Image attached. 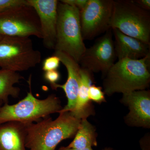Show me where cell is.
I'll return each instance as SVG.
<instances>
[{"label":"cell","mask_w":150,"mask_h":150,"mask_svg":"<svg viewBox=\"0 0 150 150\" xmlns=\"http://www.w3.org/2000/svg\"><path fill=\"white\" fill-rule=\"evenodd\" d=\"M59 113L54 120L48 116L26 124L25 145L27 150H56L63 140L74 137L81 120L69 111Z\"/></svg>","instance_id":"6da1fadb"},{"label":"cell","mask_w":150,"mask_h":150,"mask_svg":"<svg viewBox=\"0 0 150 150\" xmlns=\"http://www.w3.org/2000/svg\"><path fill=\"white\" fill-rule=\"evenodd\" d=\"M150 53L138 60H118L105 75L104 93L110 96L148 88L150 83Z\"/></svg>","instance_id":"7a4b0ae2"},{"label":"cell","mask_w":150,"mask_h":150,"mask_svg":"<svg viewBox=\"0 0 150 150\" xmlns=\"http://www.w3.org/2000/svg\"><path fill=\"white\" fill-rule=\"evenodd\" d=\"M31 79L30 76L28 81L30 91L24 98L16 104L6 103L0 107V124L12 121L29 124L62 110L61 101L55 95H50L43 99H38L33 95Z\"/></svg>","instance_id":"3957f363"},{"label":"cell","mask_w":150,"mask_h":150,"mask_svg":"<svg viewBox=\"0 0 150 150\" xmlns=\"http://www.w3.org/2000/svg\"><path fill=\"white\" fill-rule=\"evenodd\" d=\"M86 49L82 35L80 11L74 6L59 2L55 51L68 54L79 64Z\"/></svg>","instance_id":"277c9868"},{"label":"cell","mask_w":150,"mask_h":150,"mask_svg":"<svg viewBox=\"0 0 150 150\" xmlns=\"http://www.w3.org/2000/svg\"><path fill=\"white\" fill-rule=\"evenodd\" d=\"M110 27L150 44V13L128 0L114 1Z\"/></svg>","instance_id":"5b68a950"},{"label":"cell","mask_w":150,"mask_h":150,"mask_svg":"<svg viewBox=\"0 0 150 150\" xmlns=\"http://www.w3.org/2000/svg\"><path fill=\"white\" fill-rule=\"evenodd\" d=\"M41 53L34 49L29 37L4 36L0 40V67L13 71H23L40 63Z\"/></svg>","instance_id":"8992f818"},{"label":"cell","mask_w":150,"mask_h":150,"mask_svg":"<svg viewBox=\"0 0 150 150\" xmlns=\"http://www.w3.org/2000/svg\"><path fill=\"white\" fill-rule=\"evenodd\" d=\"M0 35L9 37L42 39L39 18L34 8L28 4L17 6L0 13Z\"/></svg>","instance_id":"52a82bcc"},{"label":"cell","mask_w":150,"mask_h":150,"mask_svg":"<svg viewBox=\"0 0 150 150\" xmlns=\"http://www.w3.org/2000/svg\"><path fill=\"white\" fill-rule=\"evenodd\" d=\"M113 0H88L80 11L82 35L84 40H91L109 29Z\"/></svg>","instance_id":"ba28073f"},{"label":"cell","mask_w":150,"mask_h":150,"mask_svg":"<svg viewBox=\"0 0 150 150\" xmlns=\"http://www.w3.org/2000/svg\"><path fill=\"white\" fill-rule=\"evenodd\" d=\"M112 32L110 28L97 39L93 45L86 48L80 61L81 68L91 72L106 75L115 64L116 56Z\"/></svg>","instance_id":"9c48e42d"},{"label":"cell","mask_w":150,"mask_h":150,"mask_svg":"<svg viewBox=\"0 0 150 150\" xmlns=\"http://www.w3.org/2000/svg\"><path fill=\"white\" fill-rule=\"evenodd\" d=\"M28 4L35 9L41 28L43 45L49 49L55 48L56 43L57 0H27Z\"/></svg>","instance_id":"30bf717a"},{"label":"cell","mask_w":150,"mask_h":150,"mask_svg":"<svg viewBox=\"0 0 150 150\" xmlns=\"http://www.w3.org/2000/svg\"><path fill=\"white\" fill-rule=\"evenodd\" d=\"M121 100L129 107V112L125 118L128 125L150 128L149 90L136 91L123 94Z\"/></svg>","instance_id":"8fae6325"},{"label":"cell","mask_w":150,"mask_h":150,"mask_svg":"<svg viewBox=\"0 0 150 150\" xmlns=\"http://www.w3.org/2000/svg\"><path fill=\"white\" fill-rule=\"evenodd\" d=\"M54 55L58 56L65 66L68 73L67 81L64 84L56 83L52 89L62 88L64 91L67 96V104L59 112H72L74 109L77 98L78 91L80 82L81 67L79 64L76 62L71 56L61 51H55Z\"/></svg>","instance_id":"7c38bea8"},{"label":"cell","mask_w":150,"mask_h":150,"mask_svg":"<svg viewBox=\"0 0 150 150\" xmlns=\"http://www.w3.org/2000/svg\"><path fill=\"white\" fill-rule=\"evenodd\" d=\"M112 29L114 35V48L116 58L138 60L150 53V44L123 34L117 29Z\"/></svg>","instance_id":"4fadbf2b"},{"label":"cell","mask_w":150,"mask_h":150,"mask_svg":"<svg viewBox=\"0 0 150 150\" xmlns=\"http://www.w3.org/2000/svg\"><path fill=\"white\" fill-rule=\"evenodd\" d=\"M26 125L15 121L0 124V150H27Z\"/></svg>","instance_id":"5bb4252c"},{"label":"cell","mask_w":150,"mask_h":150,"mask_svg":"<svg viewBox=\"0 0 150 150\" xmlns=\"http://www.w3.org/2000/svg\"><path fill=\"white\" fill-rule=\"evenodd\" d=\"M80 82L78 91L76 106L74 110L71 112L78 119H87L92 113L91 101L88 98V91L92 85L93 78L92 72L81 67Z\"/></svg>","instance_id":"9a60e30c"},{"label":"cell","mask_w":150,"mask_h":150,"mask_svg":"<svg viewBox=\"0 0 150 150\" xmlns=\"http://www.w3.org/2000/svg\"><path fill=\"white\" fill-rule=\"evenodd\" d=\"M24 78L18 73L9 70L0 69V99L4 104L8 103L9 97L17 98L20 88L14 86Z\"/></svg>","instance_id":"2e32d148"},{"label":"cell","mask_w":150,"mask_h":150,"mask_svg":"<svg viewBox=\"0 0 150 150\" xmlns=\"http://www.w3.org/2000/svg\"><path fill=\"white\" fill-rule=\"evenodd\" d=\"M96 138L94 127L87 119H82L74 139L67 147L78 149L92 148L97 146Z\"/></svg>","instance_id":"e0dca14e"},{"label":"cell","mask_w":150,"mask_h":150,"mask_svg":"<svg viewBox=\"0 0 150 150\" xmlns=\"http://www.w3.org/2000/svg\"><path fill=\"white\" fill-rule=\"evenodd\" d=\"M88 98L91 101H93L99 104L106 101L105 93L102 91V88L97 86L95 85H91L90 87Z\"/></svg>","instance_id":"ac0fdd59"},{"label":"cell","mask_w":150,"mask_h":150,"mask_svg":"<svg viewBox=\"0 0 150 150\" xmlns=\"http://www.w3.org/2000/svg\"><path fill=\"white\" fill-rule=\"evenodd\" d=\"M60 59L56 55L46 58L43 63L42 69L44 71L57 70L60 65Z\"/></svg>","instance_id":"d6986e66"},{"label":"cell","mask_w":150,"mask_h":150,"mask_svg":"<svg viewBox=\"0 0 150 150\" xmlns=\"http://www.w3.org/2000/svg\"><path fill=\"white\" fill-rule=\"evenodd\" d=\"M27 4V0H0V13L10 9Z\"/></svg>","instance_id":"ffe728a7"},{"label":"cell","mask_w":150,"mask_h":150,"mask_svg":"<svg viewBox=\"0 0 150 150\" xmlns=\"http://www.w3.org/2000/svg\"><path fill=\"white\" fill-rule=\"evenodd\" d=\"M44 79L49 83L51 88L53 87L59 81L60 78V74L57 70L47 71L44 74Z\"/></svg>","instance_id":"44dd1931"},{"label":"cell","mask_w":150,"mask_h":150,"mask_svg":"<svg viewBox=\"0 0 150 150\" xmlns=\"http://www.w3.org/2000/svg\"><path fill=\"white\" fill-rule=\"evenodd\" d=\"M88 0H63L61 2L74 6L79 9L80 11L83 9L87 4Z\"/></svg>","instance_id":"7402d4cb"},{"label":"cell","mask_w":150,"mask_h":150,"mask_svg":"<svg viewBox=\"0 0 150 150\" xmlns=\"http://www.w3.org/2000/svg\"><path fill=\"white\" fill-rule=\"evenodd\" d=\"M133 1L141 8L145 11H150V0H134Z\"/></svg>","instance_id":"603a6c76"},{"label":"cell","mask_w":150,"mask_h":150,"mask_svg":"<svg viewBox=\"0 0 150 150\" xmlns=\"http://www.w3.org/2000/svg\"><path fill=\"white\" fill-rule=\"evenodd\" d=\"M59 150H93L92 148H87L83 149H72V148H69L67 146H62L59 148Z\"/></svg>","instance_id":"cb8c5ba5"},{"label":"cell","mask_w":150,"mask_h":150,"mask_svg":"<svg viewBox=\"0 0 150 150\" xmlns=\"http://www.w3.org/2000/svg\"><path fill=\"white\" fill-rule=\"evenodd\" d=\"M102 150H115V149H113L112 148H110V147H106L104 148V149H102Z\"/></svg>","instance_id":"d4e9b609"},{"label":"cell","mask_w":150,"mask_h":150,"mask_svg":"<svg viewBox=\"0 0 150 150\" xmlns=\"http://www.w3.org/2000/svg\"><path fill=\"white\" fill-rule=\"evenodd\" d=\"M4 104V103L3 102V100L0 99V107H1Z\"/></svg>","instance_id":"484cf974"},{"label":"cell","mask_w":150,"mask_h":150,"mask_svg":"<svg viewBox=\"0 0 150 150\" xmlns=\"http://www.w3.org/2000/svg\"><path fill=\"white\" fill-rule=\"evenodd\" d=\"M3 36H2L1 35H0V40L3 38Z\"/></svg>","instance_id":"4316f807"}]
</instances>
